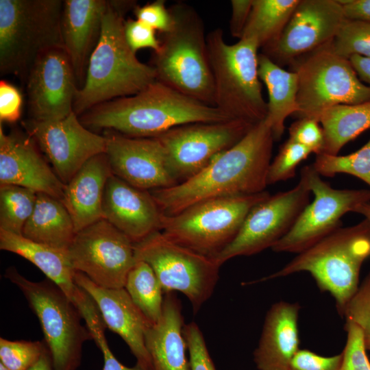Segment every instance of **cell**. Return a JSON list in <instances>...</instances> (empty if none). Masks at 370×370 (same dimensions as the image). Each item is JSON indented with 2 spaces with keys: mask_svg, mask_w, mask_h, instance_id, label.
Returning <instances> with one entry per match:
<instances>
[{
  "mask_svg": "<svg viewBox=\"0 0 370 370\" xmlns=\"http://www.w3.org/2000/svg\"><path fill=\"white\" fill-rule=\"evenodd\" d=\"M318 121L324 136L321 153L338 155L348 142L370 128V101L330 107L320 114Z\"/></svg>",
  "mask_w": 370,
  "mask_h": 370,
  "instance_id": "cell-30",
  "label": "cell"
},
{
  "mask_svg": "<svg viewBox=\"0 0 370 370\" xmlns=\"http://www.w3.org/2000/svg\"><path fill=\"white\" fill-rule=\"evenodd\" d=\"M354 212L361 214L370 223V201L360 204Z\"/></svg>",
  "mask_w": 370,
  "mask_h": 370,
  "instance_id": "cell-51",
  "label": "cell"
},
{
  "mask_svg": "<svg viewBox=\"0 0 370 370\" xmlns=\"http://www.w3.org/2000/svg\"><path fill=\"white\" fill-rule=\"evenodd\" d=\"M346 19L370 23V0H338Z\"/></svg>",
  "mask_w": 370,
  "mask_h": 370,
  "instance_id": "cell-48",
  "label": "cell"
},
{
  "mask_svg": "<svg viewBox=\"0 0 370 370\" xmlns=\"http://www.w3.org/2000/svg\"><path fill=\"white\" fill-rule=\"evenodd\" d=\"M44 341H10L0 338V362L9 370H28L40 358Z\"/></svg>",
  "mask_w": 370,
  "mask_h": 370,
  "instance_id": "cell-36",
  "label": "cell"
},
{
  "mask_svg": "<svg viewBox=\"0 0 370 370\" xmlns=\"http://www.w3.org/2000/svg\"><path fill=\"white\" fill-rule=\"evenodd\" d=\"M312 166L321 176L346 173L360 179L370 187V139L360 149L348 155L319 153Z\"/></svg>",
  "mask_w": 370,
  "mask_h": 370,
  "instance_id": "cell-34",
  "label": "cell"
},
{
  "mask_svg": "<svg viewBox=\"0 0 370 370\" xmlns=\"http://www.w3.org/2000/svg\"><path fill=\"white\" fill-rule=\"evenodd\" d=\"M75 234L73 220L61 201L38 193L34 210L22 235L33 241L67 250Z\"/></svg>",
  "mask_w": 370,
  "mask_h": 370,
  "instance_id": "cell-29",
  "label": "cell"
},
{
  "mask_svg": "<svg viewBox=\"0 0 370 370\" xmlns=\"http://www.w3.org/2000/svg\"><path fill=\"white\" fill-rule=\"evenodd\" d=\"M310 153L308 148L288 139L271 162L267 174V184L293 178L298 165Z\"/></svg>",
  "mask_w": 370,
  "mask_h": 370,
  "instance_id": "cell-37",
  "label": "cell"
},
{
  "mask_svg": "<svg viewBox=\"0 0 370 370\" xmlns=\"http://www.w3.org/2000/svg\"><path fill=\"white\" fill-rule=\"evenodd\" d=\"M338 0H300L278 40L264 49L280 66L330 44L345 20Z\"/></svg>",
  "mask_w": 370,
  "mask_h": 370,
  "instance_id": "cell-17",
  "label": "cell"
},
{
  "mask_svg": "<svg viewBox=\"0 0 370 370\" xmlns=\"http://www.w3.org/2000/svg\"><path fill=\"white\" fill-rule=\"evenodd\" d=\"M28 370H55L51 355L47 346L38 360Z\"/></svg>",
  "mask_w": 370,
  "mask_h": 370,
  "instance_id": "cell-50",
  "label": "cell"
},
{
  "mask_svg": "<svg viewBox=\"0 0 370 370\" xmlns=\"http://www.w3.org/2000/svg\"><path fill=\"white\" fill-rule=\"evenodd\" d=\"M369 256L370 223L365 219L355 225L339 227L297 254L280 270L252 283L308 272L319 288L333 297L342 317L358 289L360 271Z\"/></svg>",
  "mask_w": 370,
  "mask_h": 370,
  "instance_id": "cell-4",
  "label": "cell"
},
{
  "mask_svg": "<svg viewBox=\"0 0 370 370\" xmlns=\"http://www.w3.org/2000/svg\"><path fill=\"white\" fill-rule=\"evenodd\" d=\"M173 24L160 34L152 65L156 80L206 105L214 106V88L203 21L183 2L169 8ZM215 107V106H214Z\"/></svg>",
  "mask_w": 370,
  "mask_h": 370,
  "instance_id": "cell-5",
  "label": "cell"
},
{
  "mask_svg": "<svg viewBox=\"0 0 370 370\" xmlns=\"http://www.w3.org/2000/svg\"><path fill=\"white\" fill-rule=\"evenodd\" d=\"M156 30L137 19L128 18L124 23L125 37L134 53L139 49L150 48L154 52L160 49V41L156 38Z\"/></svg>",
  "mask_w": 370,
  "mask_h": 370,
  "instance_id": "cell-42",
  "label": "cell"
},
{
  "mask_svg": "<svg viewBox=\"0 0 370 370\" xmlns=\"http://www.w3.org/2000/svg\"><path fill=\"white\" fill-rule=\"evenodd\" d=\"M297 303L278 301L267 312L258 345L254 352L258 370H290L298 352Z\"/></svg>",
  "mask_w": 370,
  "mask_h": 370,
  "instance_id": "cell-24",
  "label": "cell"
},
{
  "mask_svg": "<svg viewBox=\"0 0 370 370\" xmlns=\"http://www.w3.org/2000/svg\"><path fill=\"white\" fill-rule=\"evenodd\" d=\"M254 126L238 120L193 123L173 127L156 138L161 143L169 166L180 184L235 145Z\"/></svg>",
  "mask_w": 370,
  "mask_h": 370,
  "instance_id": "cell-14",
  "label": "cell"
},
{
  "mask_svg": "<svg viewBox=\"0 0 370 370\" xmlns=\"http://www.w3.org/2000/svg\"><path fill=\"white\" fill-rule=\"evenodd\" d=\"M349 60L359 79L370 87V58L354 55Z\"/></svg>",
  "mask_w": 370,
  "mask_h": 370,
  "instance_id": "cell-49",
  "label": "cell"
},
{
  "mask_svg": "<svg viewBox=\"0 0 370 370\" xmlns=\"http://www.w3.org/2000/svg\"><path fill=\"white\" fill-rule=\"evenodd\" d=\"M162 212L149 190L134 187L112 174L103 197V219L134 243L160 231Z\"/></svg>",
  "mask_w": 370,
  "mask_h": 370,
  "instance_id": "cell-22",
  "label": "cell"
},
{
  "mask_svg": "<svg viewBox=\"0 0 370 370\" xmlns=\"http://www.w3.org/2000/svg\"><path fill=\"white\" fill-rule=\"evenodd\" d=\"M184 325L180 299L174 292L165 293L161 318L150 323L145 332L153 370H191Z\"/></svg>",
  "mask_w": 370,
  "mask_h": 370,
  "instance_id": "cell-26",
  "label": "cell"
},
{
  "mask_svg": "<svg viewBox=\"0 0 370 370\" xmlns=\"http://www.w3.org/2000/svg\"><path fill=\"white\" fill-rule=\"evenodd\" d=\"M301 173L314 199L304 208L290 231L271 247L273 251H304L341 227L344 214L370 201V190L333 188L312 164L304 166Z\"/></svg>",
  "mask_w": 370,
  "mask_h": 370,
  "instance_id": "cell-12",
  "label": "cell"
},
{
  "mask_svg": "<svg viewBox=\"0 0 370 370\" xmlns=\"http://www.w3.org/2000/svg\"><path fill=\"white\" fill-rule=\"evenodd\" d=\"M67 253L74 271L109 288H124L136 262L134 243L104 219L77 232Z\"/></svg>",
  "mask_w": 370,
  "mask_h": 370,
  "instance_id": "cell-15",
  "label": "cell"
},
{
  "mask_svg": "<svg viewBox=\"0 0 370 370\" xmlns=\"http://www.w3.org/2000/svg\"><path fill=\"white\" fill-rule=\"evenodd\" d=\"M274 140L265 118L197 175L174 186L149 191L166 216L209 199L262 193L268 185Z\"/></svg>",
  "mask_w": 370,
  "mask_h": 370,
  "instance_id": "cell-1",
  "label": "cell"
},
{
  "mask_svg": "<svg viewBox=\"0 0 370 370\" xmlns=\"http://www.w3.org/2000/svg\"><path fill=\"white\" fill-rule=\"evenodd\" d=\"M61 0H0V72L25 82L38 56L64 47Z\"/></svg>",
  "mask_w": 370,
  "mask_h": 370,
  "instance_id": "cell-7",
  "label": "cell"
},
{
  "mask_svg": "<svg viewBox=\"0 0 370 370\" xmlns=\"http://www.w3.org/2000/svg\"><path fill=\"white\" fill-rule=\"evenodd\" d=\"M258 75L269 95L267 120L275 140L282 137L285 121L297 112L298 79L297 73L282 69L264 53L258 55Z\"/></svg>",
  "mask_w": 370,
  "mask_h": 370,
  "instance_id": "cell-28",
  "label": "cell"
},
{
  "mask_svg": "<svg viewBox=\"0 0 370 370\" xmlns=\"http://www.w3.org/2000/svg\"><path fill=\"white\" fill-rule=\"evenodd\" d=\"M134 249L136 260L152 268L164 294L181 292L195 313L211 297L221 267L214 258L178 245L160 231L134 243Z\"/></svg>",
  "mask_w": 370,
  "mask_h": 370,
  "instance_id": "cell-11",
  "label": "cell"
},
{
  "mask_svg": "<svg viewBox=\"0 0 370 370\" xmlns=\"http://www.w3.org/2000/svg\"><path fill=\"white\" fill-rule=\"evenodd\" d=\"M23 99L18 89L5 80L0 82V121L15 123L21 115Z\"/></svg>",
  "mask_w": 370,
  "mask_h": 370,
  "instance_id": "cell-46",
  "label": "cell"
},
{
  "mask_svg": "<svg viewBox=\"0 0 370 370\" xmlns=\"http://www.w3.org/2000/svg\"><path fill=\"white\" fill-rule=\"evenodd\" d=\"M5 277L23 293L37 316L55 370H77L81 365L83 345L92 339L73 303L48 278L29 280L14 267L6 269Z\"/></svg>",
  "mask_w": 370,
  "mask_h": 370,
  "instance_id": "cell-9",
  "label": "cell"
},
{
  "mask_svg": "<svg viewBox=\"0 0 370 370\" xmlns=\"http://www.w3.org/2000/svg\"><path fill=\"white\" fill-rule=\"evenodd\" d=\"M75 282L95 301L106 328L119 334L145 370H153L145 345V332L151 323L137 308L125 288H105L85 274L75 271Z\"/></svg>",
  "mask_w": 370,
  "mask_h": 370,
  "instance_id": "cell-21",
  "label": "cell"
},
{
  "mask_svg": "<svg viewBox=\"0 0 370 370\" xmlns=\"http://www.w3.org/2000/svg\"><path fill=\"white\" fill-rule=\"evenodd\" d=\"M310 193L307 180L301 173L293 188L270 195L250 210L236 237L214 260L221 266L232 258L271 248L290 231L310 203Z\"/></svg>",
  "mask_w": 370,
  "mask_h": 370,
  "instance_id": "cell-13",
  "label": "cell"
},
{
  "mask_svg": "<svg viewBox=\"0 0 370 370\" xmlns=\"http://www.w3.org/2000/svg\"><path fill=\"white\" fill-rule=\"evenodd\" d=\"M342 352L332 356H323L308 349H299L290 370H340Z\"/></svg>",
  "mask_w": 370,
  "mask_h": 370,
  "instance_id": "cell-45",
  "label": "cell"
},
{
  "mask_svg": "<svg viewBox=\"0 0 370 370\" xmlns=\"http://www.w3.org/2000/svg\"><path fill=\"white\" fill-rule=\"evenodd\" d=\"M136 5L134 1H108L99 40L75 94L73 112L78 116L102 103L134 95L156 80L153 68L138 60L125 37V14Z\"/></svg>",
  "mask_w": 370,
  "mask_h": 370,
  "instance_id": "cell-3",
  "label": "cell"
},
{
  "mask_svg": "<svg viewBox=\"0 0 370 370\" xmlns=\"http://www.w3.org/2000/svg\"><path fill=\"white\" fill-rule=\"evenodd\" d=\"M134 13L137 20L160 34L168 32L173 24L172 15L164 0H156L142 6L136 5Z\"/></svg>",
  "mask_w": 370,
  "mask_h": 370,
  "instance_id": "cell-43",
  "label": "cell"
},
{
  "mask_svg": "<svg viewBox=\"0 0 370 370\" xmlns=\"http://www.w3.org/2000/svg\"><path fill=\"white\" fill-rule=\"evenodd\" d=\"M107 6L105 0L64 1L62 39L79 88L84 84L90 57L99 40Z\"/></svg>",
  "mask_w": 370,
  "mask_h": 370,
  "instance_id": "cell-23",
  "label": "cell"
},
{
  "mask_svg": "<svg viewBox=\"0 0 370 370\" xmlns=\"http://www.w3.org/2000/svg\"><path fill=\"white\" fill-rule=\"evenodd\" d=\"M342 317L360 327L365 346L370 350V272L347 304Z\"/></svg>",
  "mask_w": 370,
  "mask_h": 370,
  "instance_id": "cell-38",
  "label": "cell"
},
{
  "mask_svg": "<svg viewBox=\"0 0 370 370\" xmlns=\"http://www.w3.org/2000/svg\"><path fill=\"white\" fill-rule=\"evenodd\" d=\"M208 62L214 88V106L232 120L255 125L267 114L258 75L259 48L251 39L234 45L224 40L223 32L214 29L206 36Z\"/></svg>",
  "mask_w": 370,
  "mask_h": 370,
  "instance_id": "cell-6",
  "label": "cell"
},
{
  "mask_svg": "<svg viewBox=\"0 0 370 370\" xmlns=\"http://www.w3.org/2000/svg\"><path fill=\"white\" fill-rule=\"evenodd\" d=\"M328 46L348 60L354 55L370 58V23L345 19Z\"/></svg>",
  "mask_w": 370,
  "mask_h": 370,
  "instance_id": "cell-35",
  "label": "cell"
},
{
  "mask_svg": "<svg viewBox=\"0 0 370 370\" xmlns=\"http://www.w3.org/2000/svg\"><path fill=\"white\" fill-rule=\"evenodd\" d=\"M0 249L16 254L37 267L73 303L79 286L67 250L29 240L23 235L0 230Z\"/></svg>",
  "mask_w": 370,
  "mask_h": 370,
  "instance_id": "cell-27",
  "label": "cell"
},
{
  "mask_svg": "<svg viewBox=\"0 0 370 370\" xmlns=\"http://www.w3.org/2000/svg\"><path fill=\"white\" fill-rule=\"evenodd\" d=\"M269 195L264 190L201 201L174 215L162 214L160 232L178 245L214 258L236 237L250 210Z\"/></svg>",
  "mask_w": 370,
  "mask_h": 370,
  "instance_id": "cell-8",
  "label": "cell"
},
{
  "mask_svg": "<svg viewBox=\"0 0 370 370\" xmlns=\"http://www.w3.org/2000/svg\"><path fill=\"white\" fill-rule=\"evenodd\" d=\"M183 334L189 354L191 370H216L204 336L195 322L184 324Z\"/></svg>",
  "mask_w": 370,
  "mask_h": 370,
  "instance_id": "cell-40",
  "label": "cell"
},
{
  "mask_svg": "<svg viewBox=\"0 0 370 370\" xmlns=\"http://www.w3.org/2000/svg\"><path fill=\"white\" fill-rule=\"evenodd\" d=\"M288 140L308 148L318 155L322 152L324 136L318 121L312 119H299L288 129Z\"/></svg>",
  "mask_w": 370,
  "mask_h": 370,
  "instance_id": "cell-41",
  "label": "cell"
},
{
  "mask_svg": "<svg viewBox=\"0 0 370 370\" xmlns=\"http://www.w3.org/2000/svg\"><path fill=\"white\" fill-rule=\"evenodd\" d=\"M31 119L53 121L73 112L79 87L70 58L64 47H55L40 55L26 79Z\"/></svg>",
  "mask_w": 370,
  "mask_h": 370,
  "instance_id": "cell-18",
  "label": "cell"
},
{
  "mask_svg": "<svg viewBox=\"0 0 370 370\" xmlns=\"http://www.w3.org/2000/svg\"><path fill=\"white\" fill-rule=\"evenodd\" d=\"M105 136L106 153L114 175L147 190L178 184L157 138H134L112 132Z\"/></svg>",
  "mask_w": 370,
  "mask_h": 370,
  "instance_id": "cell-19",
  "label": "cell"
},
{
  "mask_svg": "<svg viewBox=\"0 0 370 370\" xmlns=\"http://www.w3.org/2000/svg\"><path fill=\"white\" fill-rule=\"evenodd\" d=\"M79 119L90 130L106 129L134 138L156 137L189 123L232 120L219 108L157 80L134 95L99 104Z\"/></svg>",
  "mask_w": 370,
  "mask_h": 370,
  "instance_id": "cell-2",
  "label": "cell"
},
{
  "mask_svg": "<svg viewBox=\"0 0 370 370\" xmlns=\"http://www.w3.org/2000/svg\"><path fill=\"white\" fill-rule=\"evenodd\" d=\"M0 184L16 185L61 200L64 184L27 134H5L0 123Z\"/></svg>",
  "mask_w": 370,
  "mask_h": 370,
  "instance_id": "cell-20",
  "label": "cell"
},
{
  "mask_svg": "<svg viewBox=\"0 0 370 370\" xmlns=\"http://www.w3.org/2000/svg\"><path fill=\"white\" fill-rule=\"evenodd\" d=\"M347 341L342 352L340 370H370L363 336L360 327L351 320H345Z\"/></svg>",
  "mask_w": 370,
  "mask_h": 370,
  "instance_id": "cell-39",
  "label": "cell"
},
{
  "mask_svg": "<svg viewBox=\"0 0 370 370\" xmlns=\"http://www.w3.org/2000/svg\"><path fill=\"white\" fill-rule=\"evenodd\" d=\"M299 1L253 0L241 39L254 40L264 49L271 46L281 36Z\"/></svg>",
  "mask_w": 370,
  "mask_h": 370,
  "instance_id": "cell-31",
  "label": "cell"
},
{
  "mask_svg": "<svg viewBox=\"0 0 370 370\" xmlns=\"http://www.w3.org/2000/svg\"><path fill=\"white\" fill-rule=\"evenodd\" d=\"M124 288L149 322L156 323L162 314L164 293L152 268L144 261L136 260Z\"/></svg>",
  "mask_w": 370,
  "mask_h": 370,
  "instance_id": "cell-32",
  "label": "cell"
},
{
  "mask_svg": "<svg viewBox=\"0 0 370 370\" xmlns=\"http://www.w3.org/2000/svg\"><path fill=\"white\" fill-rule=\"evenodd\" d=\"M106 153L93 156L66 184L60 200L69 212L75 232L103 219V197L112 175Z\"/></svg>",
  "mask_w": 370,
  "mask_h": 370,
  "instance_id": "cell-25",
  "label": "cell"
},
{
  "mask_svg": "<svg viewBox=\"0 0 370 370\" xmlns=\"http://www.w3.org/2000/svg\"><path fill=\"white\" fill-rule=\"evenodd\" d=\"M328 45L293 63L299 119L318 121L330 107L370 101V87L361 82L349 60L334 53Z\"/></svg>",
  "mask_w": 370,
  "mask_h": 370,
  "instance_id": "cell-10",
  "label": "cell"
},
{
  "mask_svg": "<svg viewBox=\"0 0 370 370\" xmlns=\"http://www.w3.org/2000/svg\"><path fill=\"white\" fill-rule=\"evenodd\" d=\"M23 125L64 184L88 160L106 153V136L86 128L74 112L61 120L37 121L30 119Z\"/></svg>",
  "mask_w": 370,
  "mask_h": 370,
  "instance_id": "cell-16",
  "label": "cell"
},
{
  "mask_svg": "<svg viewBox=\"0 0 370 370\" xmlns=\"http://www.w3.org/2000/svg\"><path fill=\"white\" fill-rule=\"evenodd\" d=\"M92 339L99 348L103 358L102 370H145L136 363L134 367H129L121 362L114 356L109 347L105 336L106 325L101 317L95 319L86 325Z\"/></svg>",
  "mask_w": 370,
  "mask_h": 370,
  "instance_id": "cell-44",
  "label": "cell"
},
{
  "mask_svg": "<svg viewBox=\"0 0 370 370\" xmlns=\"http://www.w3.org/2000/svg\"><path fill=\"white\" fill-rule=\"evenodd\" d=\"M0 370H9L3 364L0 362Z\"/></svg>",
  "mask_w": 370,
  "mask_h": 370,
  "instance_id": "cell-52",
  "label": "cell"
},
{
  "mask_svg": "<svg viewBox=\"0 0 370 370\" xmlns=\"http://www.w3.org/2000/svg\"><path fill=\"white\" fill-rule=\"evenodd\" d=\"M37 193L19 186H0V230L22 235L35 208Z\"/></svg>",
  "mask_w": 370,
  "mask_h": 370,
  "instance_id": "cell-33",
  "label": "cell"
},
{
  "mask_svg": "<svg viewBox=\"0 0 370 370\" xmlns=\"http://www.w3.org/2000/svg\"><path fill=\"white\" fill-rule=\"evenodd\" d=\"M253 0L231 1L232 15L230 29L233 37L242 38L245 27L250 15Z\"/></svg>",
  "mask_w": 370,
  "mask_h": 370,
  "instance_id": "cell-47",
  "label": "cell"
}]
</instances>
